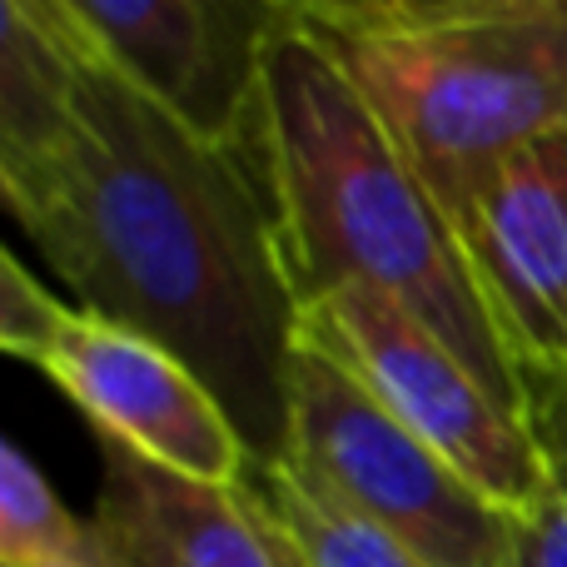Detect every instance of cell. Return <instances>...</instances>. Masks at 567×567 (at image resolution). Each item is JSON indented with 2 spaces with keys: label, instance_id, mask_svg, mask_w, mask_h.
Here are the masks:
<instances>
[{
  "label": "cell",
  "instance_id": "1",
  "mask_svg": "<svg viewBox=\"0 0 567 567\" xmlns=\"http://www.w3.org/2000/svg\"><path fill=\"white\" fill-rule=\"evenodd\" d=\"M0 195L75 309L175 353L255 468L284 458L303 303L259 150L140 95L70 0H0Z\"/></svg>",
  "mask_w": 567,
  "mask_h": 567
},
{
  "label": "cell",
  "instance_id": "2",
  "mask_svg": "<svg viewBox=\"0 0 567 567\" xmlns=\"http://www.w3.org/2000/svg\"><path fill=\"white\" fill-rule=\"evenodd\" d=\"M255 150L303 309L349 284L389 293L503 409L528 419V383L483 303L453 219L353 80L293 20L289 0L265 45Z\"/></svg>",
  "mask_w": 567,
  "mask_h": 567
},
{
  "label": "cell",
  "instance_id": "3",
  "mask_svg": "<svg viewBox=\"0 0 567 567\" xmlns=\"http://www.w3.org/2000/svg\"><path fill=\"white\" fill-rule=\"evenodd\" d=\"M443 215L567 120V0H289Z\"/></svg>",
  "mask_w": 567,
  "mask_h": 567
},
{
  "label": "cell",
  "instance_id": "4",
  "mask_svg": "<svg viewBox=\"0 0 567 567\" xmlns=\"http://www.w3.org/2000/svg\"><path fill=\"white\" fill-rule=\"evenodd\" d=\"M284 458L429 567H508L513 513L413 439L359 373L309 333L293 353Z\"/></svg>",
  "mask_w": 567,
  "mask_h": 567
},
{
  "label": "cell",
  "instance_id": "5",
  "mask_svg": "<svg viewBox=\"0 0 567 567\" xmlns=\"http://www.w3.org/2000/svg\"><path fill=\"white\" fill-rule=\"evenodd\" d=\"M303 333L349 363L363 389L503 513L548 498L553 463L528 419L503 409L473 369L389 293L349 284L303 309Z\"/></svg>",
  "mask_w": 567,
  "mask_h": 567
},
{
  "label": "cell",
  "instance_id": "6",
  "mask_svg": "<svg viewBox=\"0 0 567 567\" xmlns=\"http://www.w3.org/2000/svg\"><path fill=\"white\" fill-rule=\"evenodd\" d=\"M70 16L140 95L229 150H255L265 45L284 0H70Z\"/></svg>",
  "mask_w": 567,
  "mask_h": 567
},
{
  "label": "cell",
  "instance_id": "7",
  "mask_svg": "<svg viewBox=\"0 0 567 567\" xmlns=\"http://www.w3.org/2000/svg\"><path fill=\"white\" fill-rule=\"evenodd\" d=\"M35 369L85 413L90 433H110L165 468L219 488H239L255 468L215 393L125 323L70 309Z\"/></svg>",
  "mask_w": 567,
  "mask_h": 567
},
{
  "label": "cell",
  "instance_id": "8",
  "mask_svg": "<svg viewBox=\"0 0 567 567\" xmlns=\"http://www.w3.org/2000/svg\"><path fill=\"white\" fill-rule=\"evenodd\" d=\"M458 245L533 399L567 373V120L503 159Z\"/></svg>",
  "mask_w": 567,
  "mask_h": 567
},
{
  "label": "cell",
  "instance_id": "9",
  "mask_svg": "<svg viewBox=\"0 0 567 567\" xmlns=\"http://www.w3.org/2000/svg\"><path fill=\"white\" fill-rule=\"evenodd\" d=\"M95 567H293L249 488L199 483L95 433Z\"/></svg>",
  "mask_w": 567,
  "mask_h": 567
},
{
  "label": "cell",
  "instance_id": "10",
  "mask_svg": "<svg viewBox=\"0 0 567 567\" xmlns=\"http://www.w3.org/2000/svg\"><path fill=\"white\" fill-rule=\"evenodd\" d=\"M245 488L255 508L269 518V528L279 533V543L289 548L293 567H429L389 528L339 503L289 458L249 468Z\"/></svg>",
  "mask_w": 567,
  "mask_h": 567
},
{
  "label": "cell",
  "instance_id": "11",
  "mask_svg": "<svg viewBox=\"0 0 567 567\" xmlns=\"http://www.w3.org/2000/svg\"><path fill=\"white\" fill-rule=\"evenodd\" d=\"M0 567H95L90 523L55 498L16 439H0Z\"/></svg>",
  "mask_w": 567,
  "mask_h": 567
},
{
  "label": "cell",
  "instance_id": "12",
  "mask_svg": "<svg viewBox=\"0 0 567 567\" xmlns=\"http://www.w3.org/2000/svg\"><path fill=\"white\" fill-rule=\"evenodd\" d=\"M70 303H60L45 289L20 255H0V349L20 363H40V353L50 349V339L60 333Z\"/></svg>",
  "mask_w": 567,
  "mask_h": 567
},
{
  "label": "cell",
  "instance_id": "13",
  "mask_svg": "<svg viewBox=\"0 0 567 567\" xmlns=\"http://www.w3.org/2000/svg\"><path fill=\"white\" fill-rule=\"evenodd\" d=\"M508 567H567V478L508 523Z\"/></svg>",
  "mask_w": 567,
  "mask_h": 567
},
{
  "label": "cell",
  "instance_id": "14",
  "mask_svg": "<svg viewBox=\"0 0 567 567\" xmlns=\"http://www.w3.org/2000/svg\"><path fill=\"white\" fill-rule=\"evenodd\" d=\"M528 423L538 433L543 453L553 463V478H567V373L543 389H533L528 399Z\"/></svg>",
  "mask_w": 567,
  "mask_h": 567
}]
</instances>
